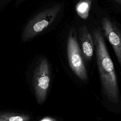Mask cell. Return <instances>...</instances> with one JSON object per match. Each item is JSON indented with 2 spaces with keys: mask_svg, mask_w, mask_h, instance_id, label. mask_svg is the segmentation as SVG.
Segmentation results:
<instances>
[{
  "mask_svg": "<svg viewBox=\"0 0 121 121\" xmlns=\"http://www.w3.org/2000/svg\"><path fill=\"white\" fill-rule=\"evenodd\" d=\"M115 2H116L117 3L121 4V0H114Z\"/></svg>",
  "mask_w": 121,
  "mask_h": 121,
  "instance_id": "30bf717a",
  "label": "cell"
},
{
  "mask_svg": "<svg viewBox=\"0 0 121 121\" xmlns=\"http://www.w3.org/2000/svg\"><path fill=\"white\" fill-rule=\"evenodd\" d=\"M61 9L60 5H56L35 14L27 23L21 35L23 42L32 39L48 27L54 21Z\"/></svg>",
  "mask_w": 121,
  "mask_h": 121,
  "instance_id": "7a4b0ae2",
  "label": "cell"
},
{
  "mask_svg": "<svg viewBox=\"0 0 121 121\" xmlns=\"http://www.w3.org/2000/svg\"><path fill=\"white\" fill-rule=\"evenodd\" d=\"M39 121H57L55 119L49 117V116H46L44 117V118H42L41 120H40Z\"/></svg>",
  "mask_w": 121,
  "mask_h": 121,
  "instance_id": "9c48e42d",
  "label": "cell"
},
{
  "mask_svg": "<svg viewBox=\"0 0 121 121\" xmlns=\"http://www.w3.org/2000/svg\"><path fill=\"white\" fill-rule=\"evenodd\" d=\"M67 51L69 67L78 78L86 81L88 78L87 73L75 29H72L69 33Z\"/></svg>",
  "mask_w": 121,
  "mask_h": 121,
  "instance_id": "3957f363",
  "label": "cell"
},
{
  "mask_svg": "<svg viewBox=\"0 0 121 121\" xmlns=\"http://www.w3.org/2000/svg\"><path fill=\"white\" fill-rule=\"evenodd\" d=\"M50 82V69L47 59H41L34 70L33 85L38 103L43 104L46 99Z\"/></svg>",
  "mask_w": 121,
  "mask_h": 121,
  "instance_id": "277c9868",
  "label": "cell"
},
{
  "mask_svg": "<svg viewBox=\"0 0 121 121\" xmlns=\"http://www.w3.org/2000/svg\"><path fill=\"white\" fill-rule=\"evenodd\" d=\"M92 35L103 91L111 102L117 103L119 100V92L114 64L108 53L101 30L98 28L94 29Z\"/></svg>",
  "mask_w": 121,
  "mask_h": 121,
  "instance_id": "6da1fadb",
  "label": "cell"
},
{
  "mask_svg": "<svg viewBox=\"0 0 121 121\" xmlns=\"http://www.w3.org/2000/svg\"><path fill=\"white\" fill-rule=\"evenodd\" d=\"M101 23L105 35L112 45L121 67V31L107 17H103Z\"/></svg>",
  "mask_w": 121,
  "mask_h": 121,
  "instance_id": "5b68a950",
  "label": "cell"
},
{
  "mask_svg": "<svg viewBox=\"0 0 121 121\" xmlns=\"http://www.w3.org/2000/svg\"><path fill=\"white\" fill-rule=\"evenodd\" d=\"M30 117L26 114L0 112V121H29Z\"/></svg>",
  "mask_w": 121,
  "mask_h": 121,
  "instance_id": "52a82bcc",
  "label": "cell"
},
{
  "mask_svg": "<svg viewBox=\"0 0 121 121\" xmlns=\"http://www.w3.org/2000/svg\"><path fill=\"white\" fill-rule=\"evenodd\" d=\"M92 0H80L76 5L77 14L83 19H86L89 14Z\"/></svg>",
  "mask_w": 121,
  "mask_h": 121,
  "instance_id": "ba28073f",
  "label": "cell"
},
{
  "mask_svg": "<svg viewBox=\"0 0 121 121\" xmlns=\"http://www.w3.org/2000/svg\"><path fill=\"white\" fill-rule=\"evenodd\" d=\"M79 40L82 56L86 60H89L94 53V42L87 27L83 25L79 29Z\"/></svg>",
  "mask_w": 121,
  "mask_h": 121,
  "instance_id": "8992f818",
  "label": "cell"
}]
</instances>
